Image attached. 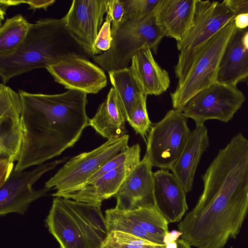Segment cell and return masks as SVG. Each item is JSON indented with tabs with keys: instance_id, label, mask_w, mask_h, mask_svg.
<instances>
[{
	"instance_id": "obj_1",
	"label": "cell",
	"mask_w": 248,
	"mask_h": 248,
	"mask_svg": "<svg viewBox=\"0 0 248 248\" xmlns=\"http://www.w3.org/2000/svg\"><path fill=\"white\" fill-rule=\"evenodd\" d=\"M202 178L203 192L178 230L191 247L223 248L248 213V139L241 133L232 137Z\"/></svg>"
},
{
	"instance_id": "obj_2",
	"label": "cell",
	"mask_w": 248,
	"mask_h": 248,
	"mask_svg": "<svg viewBox=\"0 0 248 248\" xmlns=\"http://www.w3.org/2000/svg\"><path fill=\"white\" fill-rule=\"evenodd\" d=\"M23 136L20 155L14 170L40 165L74 146L90 126L87 93L69 89L56 94L19 90Z\"/></svg>"
},
{
	"instance_id": "obj_3",
	"label": "cell",
	"mask_w": 248,
	"mask_h": 248,
	"mask_svg": "<svg viewBox=\"0 0 248 248\" xmlns=\"http://www.w3.org/2000/svg\"><path fill=\"white\" fill-rule=\"evenodd\" d=\"M74 57L90 58L68 31L64 17L40 19L16 51L0 57V76L5 84L22 74Z\"/></svg>"
},
{
	"instance_id": "obj_4",
	"label": "cell",
	"mask_w": 248,
	"mask_h": 248,
	"mask_svg": "<svg viewBox=\"0 0 248 248\" xmlns=\"http://www.w3.org/2000/svg\"><path fill=\"white\" fill-rule=\"evenodd\" d=\"M45 221L60 248H102L108 235L101 208L55 197Z\"/></svg>"
},
{
	"instance_id": "obj_5",
	"label": "cell",
	"mask_w": 248,
	"mask_h": 248,
	"mask_svg": "<svg viewBox=\"0 0 248 248\" xmlns=\"http://www.w3.org/2000/svg\"><path fill=\"white\" fill-rule=\"evenodd\" d=\"M111 32L112 39L109 49L92 57L108 73L128 67L133 57L145 43L157 54L159 44L165 36L155 23V10L139 21L124 15L117 27L111 28Z\"/></svg>"
},
{
	"instance_id": "obj_6",
	"label": "cell",
	"mask_w": 248,
	"mask_h": 248,
	"mask_svg": "<svg viewBox=\"0 0 248 248\" xmlns=\"http://www.w3.org/2000/svg\"><path fill=\"white\" fill-rule=\"evenodd\" d=\"M235 28L234 19L209 38L196 53L186 76L170 93L174 109L182 111L188 101L217 81L220 61L228 41Z\"/></svg>"
},
{
	"instance_id": "obj_7",
	"label": "cell",
	"mask_w": 248,
	"mask_h": 248,
	"mask_svg": "<svg viewBox=\"0 0 248 248\" xmlns=\"http://www.w3.org/2000/svg\"><path fill=\"white\" fill-rule=\"evenodd\" d=\"M129 135L108 140L98 147L70 158L45 184V187L56 191L58 197L76 191L87 184L89 179L111 158L125 149Z\"/></svg>"
},
{
	"instance_id": "obj_8",
	"label": "cell",
	"mask_w": 248,
	"mask_h": 248,
	"mask_svg": "<svg viewBox=\"0 0 248 248\" xmlns=\"http://www.w3.org/2000/svg\"><path fill=\"white\" fill-rule=\"evenodd\" d=\"M234 17L223 1L196 0L191 25L184 39L177 43L180 53L174 73L178 80L188 72L200 48Z\"/></svg>"
},
{
	"instance_id": "obj_9",
	"label": "cell",
	"mask_w": 248,
	"mask_h": 248,
	"mask_svg": "<svg viewBox=\"0 0 248 248\" xmlns=\"http://www.w3.org/2000/svg\"><path fill=\"white\" fill-rule=\"evenodd\" d=\"M190 133L182 111L171 109L149 132L146 155L153 167L170 170L180 157Z\"/></svg>"
},
{
	"instance_id": "obj_10",
	"label": "cell",
	"mask_w": 248,
	"mask_h": 248,
	"mask_svg": "<svg viewBox=\"0 0 248 248\" xmlns=\"http://www.w3.org/2000/svg\"><path fill=\"white\" fill-rule=\"evenodd\" d=\"M246 100L236 85L216 81L193 96L182 112L196 124H203L208 120L227 123L233 117Z\"/></svg>"
},
{
	"instance_id": "obj_11",
	"label": "cell",
	"mask_w": 248,
	"mask_h": 248,
	"mask_svg": "<svg viewBox=\"0 0 248 248\" xmlns=\"http://www.w3.org/2000/svg\"><path fill=\"white\" fill-rule=\"evenodd\" d=\"M70 158L67 156L44 163L30 171H19L13 169L6 180L0 185V217L10 213L23 215L32 202L52 189L44 187L36 190L33 188V185L44 174Z\"/></svg>"
},
{
	"instance_id": "obj_12",
	"label": "cell",
	"mask_w": 248,
	"mask_h": 248,
	"mask_svg": "<svg viewBox=\"0 0 248 248\" xmlns=\"http://www.w3.org/2000/svg\"><path fill=\"white\" fill-rule=\"evenodd\" d=\"M107 0H74L63 17L66 28L89 57L99 54L94 47L106 12Z\"/></svg>"
},
{
	"instance_id": "obj_13",
	"label": "cell",
	"mask_w": 248,
	"mask_h": 248,
	"mask_svg": "<svg viewBox=\"0 0 248 248\" xmlns=\"http://www.w3.org/2000/svg\"><path fill=\"white\" fill-rule=\"evenodd\" d=\"M22 108L19 93L0 83V158L12 163L18 161L22 146Z\"/></svg>"
},
{
	"instance_id": "obj_14",
	"label": "cell",
	"mask_w": 248,
	"mask_h": 248,
	"mask_svg": "<svg viewBox=\"0 0 248 248\" xmlns=\"http://www.w3.org/2000/svg\"><path fill=\"white\" fill-rule=\"evenodd\" d=\"M46 69L56 82L68 90L96 94L107 84V78L103 69L87 58H70Z\"/></svg>"
},
{
	"instance_id": "obj_15",
	"label": "cell",
	"mask_w": 248,
	"mask_h": 248,
	"mask_svg": "<svg viewBox=\"0 0 248 248\" xmlns=\"http://www.w3.org/2000/svg\"><path fill=\"white\" fill-rule=\"evenodd\" d=\"M153 166L145 154L130 172L114 196L115 208L130 210L156 206L154 194Z\"/></svg>"
},
{
	"instance_id": "obj_16",
	"label": "cell",
	"mask_w": 248,
	"mask_h": 248,
	"mask_svg": "<svg viewBox=\"0 0 248 248\" xmlns=\"http://www.w3.org/2000/svg\"><path fill=\"white\" fill-rule=\"evenodd\" d=\"M153 176L156 206L169 224L181 221L188 209L183 187L168 170H158Z\"/></svg>"
},
{
	"instance_id": "obj_17",
	"label": "cell",
	"mask_w": 248,
	"mask_h": 248,
	"mask_svg": "<svg viewBox=\"0 0 248 248\" xmlns=\"http://www.w3.org/2000/svg\"><path fill=\"white\" fill-rule=\"evenodd\" d=\"M248 81V28H235L223 54L217 81L236 85Z\"/></svg>"
},
{
	"instance_id": "obj_18",
	"label": "cell",
	"mask_w": 248,
	"mask_h": 248,
	"mask_svg": "<svg viewBox=\"0 0 248 248\" xmlns=\"http://www.w3.org/2000/svg\"><path fill=\"white\" fill-rule=\"evenodd\" d=\"M196 0H160L155 10V21L165 36L177 43L186 36L192 24Z\"/></svg>"
},
{
	"instance_id": "obj_19",
	"label": "cell",
	"mask_w": 248,
	"mask_h": 248,
	"mask_svg": "<svg viewBox=\"0 0 248 248\" xmlns=\"http://www.w3.org/2000/svg\"><path fill=\"white\" fill-rule=\"evenodd\" d=\"M209 146L206 127L204 124L196 125L189 133L180 157L170 169L186 193L192 189L198 165Z\"/></svg>"
},
{
	"instance_id": "obj_20",
	"label": "cell",
	"mask_w": 248,
	"mask_h": 248,
	"mask_svg": "<svg viewBox=\"0 0 248 248\" xmlns=\"http://www.w3.org/2000/svg\"><path fill=\"white\" fill-rule=\"evenodd\" d=\"M136 165L129 164L117 167L79 189L62 194L58 197L83 202L101 208L103 201L114 197Z\"/></svg>"
},
{
	"instance_id": "obj_21",
	"label": "cell",
	"mask_w": 248,
	"mask_h": 248,
	"mask_svg": "<svg viewBox=\"0 0 248 248\" xmlns=\"http://www.w3.org/2000/svg\"><path fill=\"white\" fill-rule=\"evenodd\" d=\"M126 121L124 108L112 87L94 116L90 119V126L103 138L109 140L127 135Z\"/></svg>"
},
{
	"instance_id": "obj_22",
	"label": "cell",
	"mask_w": 248,
	"mask_h": 248,
	"mask_svg": "<svg viewBox=\"0 0 248 248\" xmlns=\"http://www.w3.org/2000/svg\"><path fill=\"white\" fill-rule=\"evenodd\" d=\"M133 69L146 95H160L169 88L168 72L155 60L149 45L145 43L133 57Z\"/></svg>"
},
{
	"instance_id": "obj_23",
	"label": "cell",
	"mask_w": 248,
	"mask_h": 248,
	"mask_svg": "<svg viewBox=\"0 0 248 248\" xmlns=\"http://www.w3.org/2000/svg\"><path fill=\"white\" fill-rule=\"evenodd\" d=\"M108 73L110 82L123 106L127 121L140 98L145 94L142 85L131 66Z\"/></svg>"
},
{
	"instance_id": "obj_24",
	"label": "cell",
	"mask_w": 248,
	"mask_h": 248,
	"mask_svg": "<svg viewBox=\"0 0 248 248\" xmlns=\"http://www.w3.org/2000/svg\"><path fill=\"white\" fill-rule=\"evenodd\" d=\"M31 25L19 14L6 19L0 28V57L12 54L20 46Z\"/></svg>"
},
{
	"instance_id": "obj_25",
	"label": "cell",
	"mask_w": 248,
	"mask_h": 248,
	"mask_svg": "<svg viewBox=\"0 0 248 248\" xmlns=\"http://www.w3.org/2000/svg\"><path fill=\"white\" fill-rule=\"evenodd\" d=\"M102 248H166V245H159L128 232L115 231L108 233Z\"/></svg>"
},
{
	"instance_id": "obj_26",
	"label": "cell",
	"mask_w": 248,
	"mask_h": 248,
	"mask_svg": "<svg viewBox=\"0 0 248 248\" xmlns=\"http://www.w3.org/2000/svg\"><path fill=\"white\" fill-rule=\"evenodd\" d=\"M140 158V147L139 144L128 146L111 158L88 180L87 184L93 182L106 173L121 166L138 164Z\"/></svg>"
},
{
	"instance_id": "obj_27",
	"label": "cell",
	"mask_w": 248,
	"mask_h": 248,
	"mask_svg": "<svg viewBox=\"0 0 248 248\" xmlns=\"http://www.w3.org/2000/svg\"><path fill=\"white\" fill-rule=\"evenodd\" d=\"M147 96L146 94L141 96L132 115L127 121L144 141H146L147 133L152 126L146 108Z\"/></svg>"
},
{
	"instance_id": "obj_28",
	"label": "cell",
	"mask_w": 248,
	"mask_h": 248,
	"mask_svg": "<svg viewBox=\"0 0 248 248\" xmlns=\"http://www.w3.org/2000/svg\"><path fill=\"white\" fill-rule=\"evenodd\" d=\"M124 15L135 20H141L150 15L160 0H122Z\"/></svg>"
},
{
	"instance_id": "obj_29",
	"label": "cell",
	"mask_w": 248,
	"mask_h": 248,
	"mask_svg": "<svg viewBox=\"0 0 248 248\" xmlns=\"http://www.w3.org/2000/svg\"><path fill=\"white\" fill-rule=\"evenodd\" d=\"M105 19L98 32L94 44V47L99 55L109 49L112 39L110 27L111 20L107 16Z\"/></svg>"
},
{
	"instance_id": "obj_30",
	"label": "cell",
	"mask_w": 248,
	"mask_h": 248,
	"mask_svg": "<svg viewBox=\"0 0 248 248\" xmlns=\"http://www.w3.org/2000/svg\"><path fill=\"white\" fill-rule=\"evenodd\" d=\"M107 16L112 21L111 28L117 27L124 16V10L122 0H107L106 5Z\"/></svg>"
},
{
	"instance_id": "obj_31",
	"label": "cell",
	"mask_w": 248,
	"mask_h": 248,
	"mask_svg": "<svg viewBox=\"0 0 248 248\" xmlns=\"http://www.w3.org/2000/svg\"><path fill=\"white\" fill-rule=\"evenodd\" d=\"M223 1L235 16L240 14L248 15V0H225Z\"/></svg>"
},
{
	"instance_id": "obj_32",
	"label": "cell",
	"mask_w": 248,
	"mask_h": 248,
	"mask_svg": "<svg viewBox=\"0 0 248 248\" xmlns=\"http://www.w3.org/2000/svg\"><path fill=\"white\" fill-rule=\"evenodd\" d=\"M20 3H27L29 5V9L33 10L34 11L37 9L43 8L45 11H47L48 6L53 4L55 0H19Z\"/></svg>"
},
{
	"instance_id": "obj_33",
	"label": "cell",
	"mask_w": 248,
	"mask_h": 248,
	"mask_svg": "<svg viewBox=\"0 0 248 248\" xmlns=\"http://www.w3.org/2000/svg\"><path fill=\"white\" fill-rule=\"evenodd\" d=\"M234 22L237 29L243 30L248 28V15L240 14L235 16Z\"/></svg>"
},
{
	"instance_id": "obj_34",
	"label": "cell",
	"mask_w": 248,
	"mask_h": 248,
	"mask_svg": "<svg viewBox=\"0 0 248 248\" xmlns=\"http://www.w3.org/2000/svg\"><path fill=\"white\" fill-rule=\"evenodd\" d=\"M182 233L180 231L173 230L167 233L164 237L163 242L165 245H167L171 242L177 241Z\"/></svg>"
},
{
	"instance_id": "obj_35",
	"label": "cell",
	"mask_w": 248,
	"mask_h": 248,
	"mask_svg": "<svg viewBox=\"0 0 248 248\" xmlns=\"http://www.w3.org/2000/svg\"><path fill=\"white\" fill-rule=\"evenodd\" d=\"M177 242L178 244L177 248H192V247L185 240L182 238L178 239Z\"/></svg>"
},
{
	"instance_id": "obj_36",
	"label": "cell",
	"mask_w": 248,
	"mask_h": 248,
	"mask_svg": "<svg viewBox=\"0 0 248 248\" xmlns=\"http://www.w3.org/2000/svg\"><path fill=\"white\" fill-rule=\"evenodd\" d=\"M178 244L177 241L166 245V248H177Z\"/></svg>"
}]
</instances>
